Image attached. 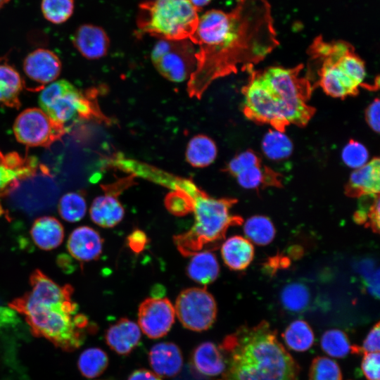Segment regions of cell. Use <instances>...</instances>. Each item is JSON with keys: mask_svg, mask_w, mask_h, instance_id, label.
<instances>
[{"mask_svg": "<svg viewBox=\"0 0 380 380\" xmlns=\"http://www.w3.org/2000/svg\"><path fill=\"white\" fill-rule=\"evenodd\" d=\"M341 158L348 167L355 170L368 162L369 153L362 144L350 139L342 150Z\"/></svg>", "mask_w": 380, "mask_h": 380, "instance_id": "cell-39", "label": "cell"}, {"mask_svg": "<svg viewBox=\"0 0 380 380\" xmlns=\"http://www.w3.org/2000/svg\"><path fill=\"white\" fill-rule=\"evenodd\" d=\"M379 352L364 353L361 367L368 380H379Z\"/></svg>", "mask_w": 380, "mask_h": 380, "instance_id": "cell-42", "label": "cell"}, {"mask_svg": "<svg viewBox=\"0 0 380 380\" xmlns=\"http://www.w3.org/2000/svg\"><path fill=\"white\" fill-rule=\"evenodd\" d=\"M128 380H162L156 373L145 369H140L133 372L128 378Z\"/></svg>", "mask_w": 380, "mask_h": 380, "instance_id": "cell-46", "label": "cell"}, {"mask_svg": "<svg viewBox=\"0 0 380 380\" xmlns=\"http://www.w3.org/2000/svg\"><path fill=\"white\" fill-rule=\"evenodd\" d=\"M59 57L52 51L37 49L30 52L23 62V70L27 80L37 89L55 81L61 71ZM34 87V88H35Z\"/></svg>", "mask_w": 380, "mask_h": 380, "instance_id": "cell-14", "label": "cell"}, {"mask_svg": "<svg viewBox=\"0 0 380 380\" xmlns=\"http://www.w3.org/2000/svg\"><path fill=\"white\" fill-rule=\"evenodd\" d=\"M235 177L241 186L248 189L282 186L281 175L262 163L242 170Z\"/></svg>", "mask_w": 380, "mask_h": 380, "instance_id": "cell-26", "label": "cell"}, {"mask_svg": "<svg viewBox=\"0 0 380 380\" xmlns=\"http://www.w3.org/2000/svg\"><path fill=\"white\" fill-rule=\"evenodd\" d=\"M103 240L100 234L87 226L76 228L70 234L67 248L70 255L80 262L97 259L101 252Z\"/></svg>", "mask_w": 380, "mask_h": 380, "instance_id": "cell-17", "label": "cell"}, {"mask_svg": "<svg viewBox=\"0 0 380 380\" xmlns=\"http://www.w3.org/2000/svg\"><path fill=\"white\" fill-rule=\"evenodd\" d=\"M220 348L227 357L226 380H298L297 363L265 321L239 328Z\"/></svg>", "mask_w": 380, "mask_h": 380, "instance_id": "cell-4", "label": "cell"}, {"mask_svg": "<svg viewBox=\"0 0 380 380\" xmlns=\"http://www.w3.org/2000/svg\"><path fill=\"white\" fill-rule=\"evenodd\" d=\"M108 357L99 348H89L79 356L77 367L80 373L88 379L99 376L107 368Z\"/></svg>", "mask_w": 380, "mask_h": 380, "instance_id": "cell-32", "label": "cell"}, {"mask_svg": "<svg viewBox=\"0 0 380 380\" xmlns=\"http://www.w3.org/2000/svg\"><path fill=\"white\" fill-rule=\"evenodd\" d=\"M243 231L250 241L259 246L270 243L276 234L272 222L263 215H255L248 218L245 222Z\"/></svg>", "mask_w": 380, "mask_h": 380, "instance_id": "cell-31", "label": "cell"}, {"mask_svg": "<svg viewBox=\"0 0 380 380\" xmlns=\"http://www.w3.org/2000/svg\"><path fill=\"white\" fill-rule=\"evenodd\" d=\"M262 163L260 157L252 150H246L234 157L228 163L226 171L236 177L242 170Z\"/></svg>", "mask_w": 380, "mask_h": 380, "instance_id": "cell-40", "label": "cell"}, {"mask_svg": "<svg viewBox=\"0 0 380 380\" xmlns=\"http://www.w3.org/2000/svg\"><path fill=\"white\" fill-rule=\"evenodd\" d=\"M195 53L191 41L160 39L152 50L151 59L163 76L179 82L192 73L196 65Z\"/></svg>", "mask_w": 380, "mask_h": 380, "instance_id": "cell-9", "label": "cell"}, {"mask_svg": "<svg viewBox=\"0 0 380 380\" xmlns=\"http://www.w3.org/2000/svg\"><path fill=\"white\" fill-rule=\"evenodd\" d=\"M221 254L229 268L239 271L245 270L251 263L254 257V248L246 238L233 236L223 243Z\"/></svg>", "mask_w": 380, "mask_h": 380, "instance_id": "cell-22", "label": "cell"}, {"mask_svg": "<svg viewBox=\"0 0 380 380\" xmlns=\"http://www.w3.org/2000/svg\"><path fill=\"white\" fill-rule=\"evenodd\" d=\"M320 345L328 355L337 358L346 357L352 348L347 335L338 329L326 331L321 337Z\"/></svg>", "mask_w": 380, "mask_h": 380, "instance_id": "cell-35", "label": "cell"}, {"mask_svg": "<svg viewBox=\"0 0 380 380\" xmlns=\"http://www.w3.org/2000/svg\"><path fill=\"white\" fill-rule=\"evenodd\" d=\"M175 189L169 193L165 199L166 208L176 216H184L194 212V196L196 186L188 180H180L175 184Z\"/></svg>", "mask_w": 380, "mask_h": 380, "instance_id": "cell-27", "label": "cell"}, {"mask_svg": "<svg viewBox=\"0 0 380 380\" xmlns=\"http://www.w3.org/2000/svg\"><path fill=\"white\" fill-rule=\"evenodd\" d=\"M75 48L87 59H99L104 56L109 48V39L106 31L93 24L80 25L71 37Z\"/></svg>", "mask_w": 380, "mask_h": 380, "instance_id": "cell-15", "label": "cell"}, {"mask_svg": "<svg viewBox=\"0 0 380 380\" xmlns=\"http://www.w3.org/2000/svg\"><path fill=\"white\" fill-rule=\"evenodd\" d=\"M358 208L353 214V220L374 232L379 233V194L360 197Z\"/></svg>", "mask_w": 380, "mask_h": 380, "instance_id": "cell-34", "label": "cell"}, {"mask_svg": "<svg viewBox=\"0 0 380 380\" xmlns=\"http://www.w3.org/2000/svg\"><path fill=\"white\" fill-rule=\"evenodd\" d=\"M379 99L376 98L365 110V120L369 127L376 133L379 132Z\"/></svg>", "mask_w": 380, "mask_h": 380, "instance_id": "cell-44", "label": "cell"}, {"mask_svg": "<svg viewBox=\"0 0 380 380\" xmlns=\"http://www.w3.org/2000/svg\"><path fill=\"white\" fill-rule=\"evenodd\" d=\"M360 272L363 274L369 293L378 298L379 296V269L375 270L371 262L365 261L360 266Z\"/></svg>", "mask_w": 380, "mask_h": 380, "instance_id": "cell-41", "label": "cell"}, {"mask_svg": "<svg viewBox=\"0 0 380 380\" xmlns=\"http://www.w3.org/2000/svg\"><path fill=\"white\" fill-rule=\"evenodd\" d=\"M31 236L34 243L44 251L60 246L64 238V230L55 217L44 216L37 219L32 225Z\"/></svg>", "mask_w": 380, "mask_h": 380, "instance_id": "cell-23", "label": "cell"}, {"mask_svg": "<svg viewBox=\"0 0 380 380\" xmlns=\"http://www.w3.org/2000/svg\"><path fill=\"white\" fill-rule=\"evenodd\" d=\"M264 154L273 160H281L289 158L293 151V144L284 132L270 129L262 141Z\"/></svg>", "mask_w": 380, "mask_h": 380, "instance_id": "cell-30", "label": "cell"}, {"mask_svg": "<svg viewBox=\"0 0 380 380\" xmlns=\"http://www.w3.org/2000/svg\"><path fill=\"white\" fill-rule=\"evenodd\" d=\"M192 364L201 374L215 376L224 373L226 363L224 355L215 344L206 341L199 344L194 350Z\"/></svg>", "mask_w": 380, "mask_h": 380, "instance_id": "cell-21", "label": "cell"}, {"mask_svg": "<svg viewBox=\"0 0 380 380\" xmlns=\"http://www.w3.org/2000/svg\"><path fill=\"white\" fill-rule=\"evenodd\" d=\"M23 84L18 72L6 60L0 58V105L18 108Z\"/></svg>", "mask_w": 380, "mask_h": 380, "instance_id": "cell-25", "label": "cell"}, {"mask_svg": "<svg viewBox=\"0 0 380 380\" xmlns=\"http://www.w3.org/2000/svg\"><path fill=\"white\" fill-rule=\"evenodd\" d=\"M380 191V160L374 158L363 166L355 169L345 186L346 196L360 198L378 195Z\"/></svg>", "mask_w": 380, "mask_h": 380, "instance_id": "cell-16", "label": "cell"}, {"mask_svg": "<svg viewBox=\"0 0 380 380\" xmlns=\"http://www.w3.org/2000/svg\"><path fill=\"white\" fill-rule=\"evenodd\" d=\"M173 305L167 298L153 297L145 299L139 307L138 325L151 338L166 335L175 322Z\"/></svg>", "mask_w": 380, "mask_h": 380, "instance_id": "cell-12", "label": "cell"}, {"mask_svg": "<svg viewBox=\"0 0 380 380\" xmlns=\"http://www.w3.org/2000/svg\"><path fill=\"white\" fill-rule=\"evenodd\" d=\"M104 188L106 194L93 201L89 213L95 224L104 228H111L121 222L125 210L117 198L115 192L105 186Z\"/></svg>", "mask_w": 380, "mask_h": 380, "instance_id": "cell-20", "label": "cell"}, {"mask_svg": "<svg viewBox=\"0 0 380 380\" xmlns=\"http://www.w3.org/2000/svg\"><path fill=\"white\" fill-rule=\"evenodd\" d=\"M30 290L10 307L24 316L31 332L70 352L84 341L89 321L79 313L70 286H61L39 270L32 273Z\"/></svg>", "mask_w": 380, "mask_h": 380, "instance_id": "cell-3", "label": "cell"}, {"mask_svg": "<svg viewBox=\"0 0 380 380\" xmlns=\"http://www.w3.org/2000/svg\"><path fill=\"white\" fill-rule=\"evenodd\" d=\"M66 131L65 128L55 122L38 108H30L22 111L13 125V133L16 139L27 146H49Z\"/></svg>", "mask_w": 380, "mask_h": 380, "instance_id": "cell-11", "label": "cell"}, {"mask_svg": "<svg viewBox=\"0 0 380 380\" xmlns=\"http://www.w3.org/2000/svg\"><path fill=\"white\" fill-rule=\"evenodd\" d=\"M86 211V201L80 193H67L59 201L58 213L66 222H76L80 221L84 217Z\"/></svg>", "mask_w": 380, "mask_h": 380, "instance_id": "cell-36", "label": "cell"}, {"mask_svg": "<svg viewBox=\"0 0 380 380\" xmlns=\"http://www.w3.org/2000/svg\"><path fill=\"white\" fill-rule=\"evenodd\" d=\"M38 167L34 157L22 156L15 152L0 151V197L13 191L26 178L34 175Z\"/></svg>", "mask_w": 380, "mask_h": 380, "instance_id": "cell-13", "label": "cell"}, {"mask_svg": "<svg viewBox=\"0 0 380 380\" xmlns=\"http://www.w3.org/2000/svg\"><path fill=\"white\" fill-rule=\"evenodd\" d=\"M147 241L148 239L144 232L139 229L134 231L127 237L129 247L136 253H139L144 249Z\"/></svg>", "mask_w": 380, "mask_h": 380, "instance_id": "cell-45", "label": "cell"}, {"mask_svg": "<svg viewBox=\"0 0 380 380\" xmlns=\"http://www.w3.org/2000/svg\"><path fill=\"white\" fill-rule=\"evenodd\" d=\"M189 39L198 46L187 83L196 99L215 80L253 68L279 44L267 0H236L230 12L206 11Z\"/></svg>", "mask_w": 380, "mask_h": 380, "instance_id": "cell-1", "label": "cell"}, {"mask_svg": "<svg viewBox=\"0 0 380 380\" xmlns=\"http://www.w3.org/2000/svg\"><path fill=\"white\" fill-rule=\"evenodd\" d=\"M310 61L317 67L318 85L323 91L336 99L355 96L363 87L365 64L348 42L326 41L316 37L308 49Z\"/></svg>", "mask_w": 380, "mask_h": 380, "instance_id": "cell-5", "label": "cell"}, {"mask_svg": "<svg viewBox=\"0 0 380 380\" xmlns=\"http://www.w3.org/2000/svg\"><path fill=\"white\" fill-rule=\"evenodd\" d=\"M10 0H0V10Z\"/></svg>", "mask_w": 380, "mask_h": 380, "instance_id": "cell-48", "label": "cell"}, {"mask_svg": "<svg viewBox=\"0 0 380 380\" xmlns=\"http://www.w3.org/2000/svg\"><path fill=\"white\" fill-rule=\"evenodd\" d=\"M379 322H377L369 331L362 346H360L361 353L379 352Z\"/></svg>", "mask_w": 380, "mask_h": 380, "instance_id": "cell-43", "label": "cell"}, {"mask_svg": "<svg viewBox=\"0 0 380 380\" xmlns=\"http://www.w3.org/2000/svg\"><path fill=\"white\" fill-rule=\"evenodd\" d=\"M217 156L215 142L205 135H197L189 142L186 158L189 163L195 167H204L210 165Z\"/></svg>", "mask_w": 380, "mask_h": 380, "instance_id": "cell-28", "label": "cell"}, {"mask_svg": "<svg viewBox=\"0 0 380 380\" xmlns=\"http://www.w3.org/2000/svg\"><path fill=\"white\" fill-rule=\"evenodd\" d=\"M75 9L74 0H42L41 11L44 18L55 25L68 20Z\"/></svg>", "mask_w": 380, "mask_h": 380, "instance_id": "cell-37", "label": "cell"}, {"mask_svg": "<svg viewBox=\"0 0 380 380\" xmlns=\"http://www.w3.org/2000/svg\"><path fill=\"white\" fill-rule=\"evenodd\" d=\"M198 11L208 5L211 0H187Z\"/></svg>", "mask_w": 380, "mask_h": 380, "instance_id": "cell-47", "label": "cell"}, {"mask_svg": "<svg viewBox=\"0 0 380 380\" xmlns=\"http://www.w3.org/2000/svg\"><path fill=\"white\" fill-rule=\"evenodd\" d=\"M174 308L182 324L194 331L208 329L216 319V302L205 287L183 290L178 295Z\"/></svg>", "mask_w": 380, "mask_h": 380, "instance_id": "cell-10", "label": "cell"}, {"mask_svg": "<svg viewBox=\"0 0 380 380\" xmlns=\"http://www.w3.org/2000/svg\"><path fill=\"white\" fill-rule=\"evenodd\" d=\"M280 300L286 310L292 312H300L305 310L310 304V290L305 284L292 282L283 288Z\"/></svg>", "mask_w": 380, "mask_h": 380, "instance_id": "cell-33", "label": "cell"}, {"mask_svg": "<svg viewBox=\"0 0 380 380\" xmlns=\"http://www.w3.org/2000/svg\"><path fill=\"white\" fill-rule=\"evenodd\" d=\"M198 21L187 0H150L139 5L137 25L142 33L164 40L189 39Z\"/></svg>", "mask_w": 380, "mask_h": 380, "instance_id": "cell-7", "label": "cell"}, {"mask_svg": "<svg viewBox=\"0 0 380 380\" xmlns=\"http://www.w3.org/2000/svg\"><path fill=\"white\" fill-rule=\"evenodd\" d=\"M141 336L137 324L127 318H121L109 327L105 339L113 350L120 355H127L138 346Z\"/></svg>", "mask_w": 380, "mask_h": 380, "instance_id": "cell-19", "label": "cell"}, {"mask_svg": "<svg viewBox=\"0 0 380 380\" xmlns=\"http://www.w3.org/2000/svg\"><path fill=\"white\" fill-rule=\"evenodd\" d=\"M309 379L342 380V373L336 361L327 357L317 356L312 361Z\"/></svg>", "mask_w": 380, "mask_h": 380, "instance_id": "cell-38", "label": "cell"}, {"mask_svg": "<svg viewBox=\"0 0 380 380\" xmlns=\"http://www.w3.org/2000/svg\"><path fill=\"white\" fill-rule=\"evenodd\" d=\"M191 256L186 270L189 278L203 285L213 282L220 272L215 255L211 251L204 250Z\"/></svg>", "mask_w": 380, "mask_h": 380, "instance_id": "cell-24", "label": "cell"}, {"mask_svg": "<svg viewBox=\"0 0 380 380\" xmlns=\"http://www.w3.org/2000/svg\"><path fill=\"white\" fill-rule=\"evenodd\" d=\"M282 337L286 345L291 350L304 352L311 348L315 336L308 322L301 319L292 322L285 329Z\"/></svg>", "mask_w": 380, "mask_h": 380, "instance_id": "cell-29", "label": "cell"}, {"mask_svg": "<svg viewBox=\"0 0 380 380\" xmlns=\"http://www.w3.org/2000/svg\"><path fill=\"white\" fill-rule=\"evenodd\" d=\"M195 222L186 232L176 235L173 241L183 256H191L215 245L223 239L227 229L239 226L243 219L230 213L231 208L237 203L234 198H213L196 188L194 193Z\"/></svg>", "mask_w": 380, "mask_h": 380, "instance_id": "cell-6", "label": "cell"}, {"mask_svg": "<svg viewBox=\"0 0 380 380\" xmlns=\"http://www.w3.org/2000/svg\"><path fill=\"white\" fill-rule=\"evenodd\" d=\"M40 108L67 130L80 120H106L92 97H89L65 80L54 81L44 87L39 96Z\"/></svg>", "mask_w": 380, "mask_h": 380, "instance_id": "cell-8", "label": "cell"}, {"mask_svg": "<svg viewBox=\"0 0 380 380\" xmlns=\"http://www.w3.org/2000/svg\"><path fill=\"white\" fill-rule=\"evenodd\" d=\"M149 363L159 376L172 377L182 369L183 357L179 348L171 342H161L153 346L148 354Z\"/></svg>", "mask_w": 380, "mask_h": 380, "instance_id": "cell-18", "label": "cell"}, {"mask_svg": "<svg viewBox=\"0 0 380 380\" xmlns=\"http://www.w3.org/2000/svg\"><path fill=\"white\" fill-rule=\"evenodd\" d=\"M303 69L300 64L247 70L248 80L241 90L245 117L281 132L291 125L306 126L316 109L309 103L314 87L309 77L303 75Z\"/></svg>", "mask_w": 380, "mask_h": 380, "instance_id": "cell-2", "label": "cell"}]
</instances>
